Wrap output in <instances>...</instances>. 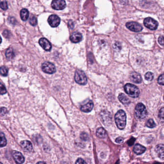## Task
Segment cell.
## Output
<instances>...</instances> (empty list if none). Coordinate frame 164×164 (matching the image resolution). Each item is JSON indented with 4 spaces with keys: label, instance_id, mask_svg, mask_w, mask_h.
<instances>
[{
    "label": "cell",
    "instance_id": "cell-21",
    "mask_svg": "<svg viewBox=\"0 0 164 164\" xmlns=\"http://www.w3.org/2000/svg\"><path fill=\"white\" fill-rule=\"evenodd\" d=\"M6 57L9 60L13 59L14 57V53L13 49L11 48H9L7 49L5 53Z\"/></svg>",
    "mask_w": 164,
    "mask_h": 164
},
{
    "label": "cell",
    "instance_id": "cell-34",
    "mask_svg": "<svg viewBox=\"0 0 164 164\" xmlns=\"http://www.w3.org/2000/svg\"><path fill=\"white\" fill-rule=\"evenodd\" d=\"M86 162L83 160L81 158H79V159H78L77 161L76 162V164H86Z\"/></svg>",
    "mask_w": 164,
    "mask_h": 164
},
{
    "label": "cell",
    "instance_id": "cell-20",
    "mask_svg": "<svg viewBox=\"0 0 164 164\" xmlns=\"http://www.w3.org/2000/svg\"><path fill=\"white\" fill-rule=\"evenodd\" d=\"M29 16V12L26 9H23L20 11V17L22 20L23 21H26L27 20Z\"/></svg>",
    "mask_w": 164,
    "mask_h": 164
},
{
    "label": "cell",
    "instance_id": "cell-17",
    "mask_svg": "<svg viewBox=\"0 0 164 164\" xmlns=\"http://www.w3.org/2000/svg\"><path fill=\"white\" fill-rule=\"evenodd\" d=\"M146 147L139 144H136L135 146H134V148H133V152L135 153L136 154H138V155L142 154L146 151Z\"/></svg>",
    "mask_w": 164,
    "mask_h": 164
},
{
    "label": "cell",
    "instance_id": "cell-36",
    "mask_svg": "<svg viewBox=\"0 0 164 164\" xmlns=\"http://www.w3.org/2000/svg\"><path fill=\"white\" fill-rule=\"evenodd\" d=\"M7 112V109L5 107H1V115H4Z\"/></svg>",
    "mask_w": 164,
    "mask_h": 164
},
{
    "label": "cell",
    "instance_id": "cell-25",
    "mask_svg": "<svg viewBox=\"0 0 164 164\" xmlns=\"http://www.w3.org/2000/svg\"><path fill=\"white\" fill-rule=\"evenodd\" d=\"M29 23L32 26H36L37 24V19L34 16H32L29 19Z\"/></svg>",
    "mask_w": 164,
    "mask_h": 164
},
{
    "label": "cell",
    "instance_id": "cell-32",
    "mask_svg": "<svg viewBox=\"0 0 164 164\" xmlns=\"http://www.w3.org/2000/svg\"><path fill=\"white\" fill-rule=\"evenodd\" d=\"M3 35L6 38H9L11 36V33L8 30H5L3 32Z\"/></svg>",
    "mask_w": 164,
    "mask_h": 164
},
{
    "label": "cell",
    "instance_id": "cell-8",
    "mask_svg": "<svg viewBox=\"0 0 164 164\" xmlns=\"http://www.w3.org/2000/svg\"><path fill=\"white\" fill-rule=\"evenodd\" d=\"M127 28L132 31L140 32L143 30V27L141 25L135 22H130L126 23Z\"/></svg>",
    "mask_w": 164,
    "mask_h": 164
},
{
    "label": "cell",
    "instance_id": "cell-12",
    "mask_svg": "<svg viewBox=\"0 0 164 164\" xmlns=\"http://www.w3.org/2000/svg\"><path fill=\"white\" fill-rule=\"evenodd\" d=\"M22 148L25 151L30 152L32 150V145L29 141H23L20 143Z\"/></svg>",
    "mask_w": 164,
    "mask_h": 164
},
{
    "label": "cell",
    "instance_id": "cell-31",
    "mask_svg": "<svg viewBox=\"0 0 164 164\" xmlns=\"http://www.w3.org/2000/svg\"><path fill=\"white\" fill-rule=\"evenodd\" d=\"M6 93V90L5 87L3 84H1V94L3 95L4 94H5Z\"/></svg>",
    "mask_w": 164,
    "mask_h": 164
},
{
    "label": "cell",
    "instance_id": "cell-33",
    "mask_svg": "<svg viewBox=\"0 0 164 164\" xmlns=\"http://www.w3.org/2000/svg\"><path fill=\"white\" fill-rule=\"evenodd\" d=\"M159 43L162 46H164V36H161L159 39Z\"/></svg>",
    "mask_w": 164,
    "mask_h": 164
},
{
    "label": "cell",
    "instance_id": "cell-35",
    "mask_svg": "<svg viewBox=\"0 0 164 164\" xmlns=\"http://www.w3.org/2000/svg\"><path fill=\"white\" fill-rule=\"evenodd\" d=\"M115 142L118 144H122L123 142V139L122 137H118V138L116 139Z\"/></svg>",
    "mask_w": 164,
    "mask_h": 164
},
{
    "label": "cell",
    "instance_id": "cell-30",
    "mask_svg": "<svg viewBox=\"0 0 164 164\" xmlns=\"http://www.w3.org/2000/svg\"><path fill=\"white\" fill-rule=\"evenodd\" d=\"M158 83L160 85H164V74L159 77Z\"/></svg>",
    "mask_w": 164,
    "mask_h": 164
},
{
    "label": "cell",
    "instance_id": "cell-13",
    "mask_svg": "<svg viewBox=\"0 0 164 164\" xmlns=\"http://www.w3.org/2000/svg\"><path fill=\"white\" fill-rule=\"evenodd\" d=\"M82 39V35L78 32H74L70 36L71 41L73 43H78L81 42Z\"/></svg>",
    "mask_w": 164,
    "mask_h": 164
},
{
    "label": "cell",
    "instance_id": "cell-40",
    "mask_svg": "<svg viewBox=\"0 0 164 164\" xmlns=\"http://www.w3.org/2000/svg\"></svg>",
    "mask_w": 164,
    "mask_h": 164
},
{
    "label": "cell",
    "instance_id": "cell-19",
    "mask_svg": "<svg viewBox=\"0 0 164 164\" xmlns=\"http://www.w3.org/2000/svg\"><path fill=\"white\" fill-rule=\"evenodd\" d=\"M96 136L99 138H105L107 136V132L103 128L100 127L97 130Z\"/></svg>",
    "mask_w": 164,
    "mask_h": 164
},
{
    "label": "cell",
    "instance_id": "cell-18",
    "mask_svg": "<svg viewBox=\"0 0 164 164\" xmlns=\"http://www.w3.org/2000/svg\"><path fill=\"white\" fill-rule=\"evenodd\" d=\"M118 98L120 102L124 105H128L130 103V100L124 94H120Z\"/></svg>",
    "mask_w": 164,
    "mask_h": 164
},
{
    "label": "cell",
    "instance_id": "cell-11",
    "mask_svg": "<svg viewBox=\"0 0 164 164\" xmlns=\"http://www.w3.org/2000/svg\"><path fill=\"white\" fill-rule=\"evenodd\" d=\"M12 156L14 161L17 164H22L24 162V157L20 152L16 151H13L12 152Z\"/></svg>",
    "mask_w": 164,
    "mask_h": 164
},
{
    "label": "cell",
    "instance_id": "cell-29",
    "mask_svg": "<svg viewBox=\"0 0 164 164\" xmlns=\"http://www.w3.org/2000/svg\"><path fill=\"white\" fill-rule=\"evenodd\" d=\"M159 117L161 120H164V107L161 108L159 112Z\"/></svg>",
    "mask_w": 164,
    "mask_h": 164
},
{
    "label": "cell",
    "instance_id": "cell-10",
    "mask_svg": "<svg viewBox=\"0 0 164 164\" xmlns=\"http://www.w3.org/2000/svg\"><path fill=\"white\" fill-rule=\"evenodd\" d=\"M39 44L40 46L46 51H50L52 49V45L49 40L45 38H41L39 40Z\"/></svg>",
    "mask_w": 164,
    "mask_h": 164
},
{
    "label": "cell",
    "instance_id": "cell-1",
    "mask_svg": "<svg viewBox=\"0 0 164 164\" xmlns=\"http://www.w3.org/2000/svg\"><path fill=\"white\" fill-rule=\"evenodd\" d=\"M117 127L120 130H123L126 125V114L122 110H120L115 115Z\"/></svg>",
    "mask_w": 164,
    "mask_h": 164
},
{
    "label": "cell",
    "instance_id": "cell-6",
    "mask_svg": "<svg viewBox=\"0 0 164 164\" xmlns=\"http://www.w3.org/2000/svg\"><path fill=\"white\" fill-rule=\"evenodd\" d=\"M144 25L151 30H156L159 26L157 22L151 17H147L144 20Z\"/></svg>",
    "mask_w": 164,
    "mask_h": 164
},
{
    "label": "cell",
    "instance_id": "cell-3",
    "mask_svg": "<svg viewBox=\"0 0 164 164\" xmlns=\"http://www.w3.org/2000/svg\"><path fill=\"white\" fill-rule=\"evenodd\" d=\"M136 117L140 120L145 118L147 115V111L146 107L142 103L137 104L135 108Z\"/></svg>",
    "mask_w": 164,
    "mask_h": 164
},
{
    "label": "cell",
    "instance_id": "cell-5",
    "mask_svg": "<svg viewBox=\"0 0 164 164\" xmlns=\"http://www.w3.org/2000/svg\"><path fill=\"white\" fill-rule=\"evenodd\" d=\"M42 70L46 73L52 74L56 72V68L53 64L46 62L42 65Z\"/></svg>",
    "mask_w": 164,
    "mask_h": 164
},
{
    "label": "cell",
    "instance_id": "cell-22",
    "mask_svg": "<svg viewBox=\"0 0 164 164\" xmlns=\"http://www.w3.org/2000/svg\"><path fill=\"white\" fill-rule=\"evenodd\" d=\"M1 147H4L7 144V141H6V139L4 134L3 133H1Z\"/></svg>",
    "mask_w": 164,
    "mask_h": 164
},
{
    "label": "cell",
    "instance_id": "cell-38",
    "mask_svg": "<svg viewBox=\"0 0 164 164\" xmlns=\"http://www.w3.org/2000/svg\"><path fill=\"white\" fill-rule=\"evenodd\" d=\"M74 23L72 21H70L68 22V25H69V26L71 28V29H73L74 28Z\"/></svg>",
    "mask_w": 164,
    "mask_h": 164
},
{
    "label": "cell",
    "instance_id": "cell-24",
    "mask_svg": "<svg viewBox=\"0 0 164 164\" xmlns=\"http://www.w3.org/2000/svg\"><path fill=\"white\" fill-rule=\"evenodd\" d=\"M145 79L147 81H152L154 79V74L151 72H147L145 75Z\"/></svg>",
    "mask_w": 164,
    "mask_h": 164
},
{
    "label": "cell",
    "instance_id": "cell-4",
    "mask_svg": "<svg viewBox=\"0 0 164 164\" xmlns=\"http://www.w3.org/2000/svg\"><path fill=\"white\" fill-rule=\"evenodd\" d=\"M75 81L80 85H84L87 83V78L84 72L80 70H78L75 72Z\"/></svg>",
    "mask_w": 164,
    "mask_h": 164
},
{
    "label": "cell",
    "instance_id": "cell-39",
    "mask_svg": "<svg viewBox=\"0 0 164 164\" xmlns=\"http://www.w3.org/2000/svg\"><path fill=\"white\" fill-rule=\"evenodd\" d=\"M38 163H44V162H39Z\"/></svg>",
    "mask_w": 164,
    "mask_h": 164
},
{
    "label": "cell",
    "instance_id": "cell-2",
    "mask_svg": "<svg viewBox=\"0 0 164 164\" xmlns=\"http://www.w3.org/2000/svg\"><path fill=\"white\" fill-rule=\"evenodd\" d=\"M124 89L126 92L133 98H137L140 94V91L138 88L132 84H126Z\"/></svg>",
    "mask_w": 164,
    "mask_h": 164
},
{
    "label": "cell",
    "instance_id": "cell-37",
    "mask_svg": "<svg viewBox=\"0 0 164 164\" xmlns=\"http://www.w3.org/2000/svg\"><path fill=\"white\" fill-rule=\"evenodd\" d=\"M135 139L134 138H132L130 141H128V145L130 146H131L132 145H133V144H134V141H135Z\"/></svg>",
    "mask_w": 164,
    "mask_h": 164
},
{
    "label": "cell",
    "instance_id": "cell-16",
    "mask_svg": "<svg viewBox=\"0 0 164 164\" xmlns=\"http://www.w3.org/2000/svg\"><path fill=\"white\" fill-rule=\"evenodd\" d=\"M130 78L131 81L136 83H140L142 81L141 76L137 72H133L131 74Z\"/></svg>",
    "mask_w": 164,
    "mask_h": 164
},
{
    "label": "cell",
    "instance_id": "cell-28",
    "mask_svg": "<svg viewBox=\"0 0 164 164\" xmlns=\"http://www.w3.org/2000/svg\"><path fill=\"white\" fill-rule=\"evenodd\" d=\"M1 8L3 10H6L8 8V4L6 1H1Z\"/></svg>",
    "mask_w": 164,
    "mask_h": 164
},
{
    "label": "cell",
    "instance_id": "cell-9",
    "mask_svg": "<svg viewBox=\"0 0 164 164\" xmlns=\"http://www.w3.org/2000/svg\"><path fill=\"white\" fill-rule=\"evenodd\" d=\"M60 18L59 16H58L55 14H52L51 16H49L48 19V22L49 23V25L52 27H57L59 26L60 23Z\"/></svg>",
    "mask_w": 164,
    "mask_h": 164
},
{
    "label": "cell",
    "instance_id": "cell-14",
    "mask_svg": "<svg viewBox=\"0 0 164 164\" xmlns=\"http://www.w3.org/2000/svg\"><path fill=\"white\" fill-rule=\"evenodd\" d=\"M94 107V103L92 101H90L86 104L83 105L81 107V109L84 112L89 113L92 110Z\"/></svg>",
    "mask_w": 164,
    "mask_h": 164
},
{
    "label": "cell",
    "instance_id": "cell-26",
    "mask_svg": "<svg viewBox=\"0 0 164 164\" xmlns=\"http://www.w3.org/2000/svg\"><path fill=\"white\" fill-rule=\"evenodd\" d=\"M80 137L81 140L84 141H87L89 139V136L88 134L85 133H82L80 135Z\"/></svg>",
    "mask_w": 164,
    "mask_h": 164
},
{
    "label": "cell",
    "instance_id": "cell-23",
    "mask_svg": "<svg viewBox=\"0 0 164 164\" xmlns=\"http://www.w3.org/2000/svg\"><path fill=\"white\" fill-rule=\"evenodd\" d=\"M147 127H148L149 128H154V127H156V124L154 123V120L152 119H150L147 121L146 124Z\"/></svg>",
    "mask_w": 164,
    "mask_h": 164
},
{
    "label": "cell",
    "instance_id": "cell-15",
    "mask_svg": "<svg viewBox=\"0 0 164 164\" xmlns=\"http://www.w3.org/2000/svg\"><path fill=\"white\" fill-rule=\"evenodd\" d=\"M155 150L159 157L161 159L164 160V144L157 145L156 147Z\"/></svg>",
    "mask_w": 164,
    "mask_h": 164
},
{
    "label": "cell",
    "instance_id": "cell-27",
    "mask_svg": "<svg viewBox=\"0 0 164 164\" xmlns=\"http://www.w3.org/2000/svg\"><path fill=\"white\" fill-rule=\"evenodd\" d=\"M1 74L3 76H6L8 74V69L4 66H1Z\"/></svg>",
    "mask_w": 164,
    "mask_h": 164
},
{
    "label": "cell",
    "instance_id": "cell-7",
    "mask_svg": "<svg viewBox=\"0 0 164 164\" xmlns=\"http://www.w3.org/2000/svg\"><path fill=\"white\" fill-rule=\"evenodd\" d=\"M66 6V3L65 0H53L52 1V8L55 10H63Z\"/></svg>",
    "mask_w": 164,
    "mask_h": 164
}]
</instances>
